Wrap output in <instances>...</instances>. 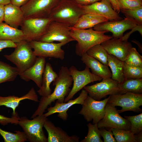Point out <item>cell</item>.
Returning <instances> with one entry per match:
<instances>
[{"mask_svg": "<svg viewBox=\"0 0 142 142\" xmlns=\"http://www.w3.org/2000/svg\"><path fill=\"white\" fill-rule=\"evenodd\" d=\"M58 76V74L54 71L51 64L49 63H46L42 85L37 91L39 95L46 97L51 94L52 90L50 87V85Z\"/></svg>", "mask_w": 142, "mask_h": 142, "instance_id": "cell-24", "label": "cell"}, {"mask_svg": "<svg viewBox=\"0 0 142 142\" xmlns=\"http://www.w3.org/2000/svg\"><path fill=\"white\" fill-rule=\"evenodd\" d=\"M52 21L49 17L25 18L20 26L25 40L38 41Z\"/></svg>", "mask_w": 142, "mask_h": 142, "instance_id": "cell-6", "label": "cell"}, {"mask_svg": "<svg viewBox=\"0 0 142 142\" xmlns=\"http://www.w3.org/2000/svg\"><path fill=\"white\" fill-rule=\"evenodd\" d=\"M97 125L99 128H105L129 130L131 128L130 122L120 116L115 106L108 103L105 106L104 116Z\"/></svg>", "mask_w": 142, "mask_h": 142, "instance_id": "cell-12", "label": "cell"}, {"mask_svg": "<svg viewBox=\"0 0 142 142\" xmlns=\"http://www.w3.org/2000/svg\"><path fill=\"white\" fill-rule=\"evenodd\" d=\"M120 12L134 19L137 25H142V7L133 10L121 9Z\"/></svg>", "mask_w": 142, "mask_h": 142, "instance_id": "cell-37", "label": "cell"}, {"mask_svg": "<svg viewBox=\"0 0 142 142\" xmlns=\"http://www.w3.org/2000/svg\"><path fill=\"white\" fill-rule=\"evenodd\" d=\"M71 36L77 42L75 46L76 54L81 56L93 46L101 44L104 42L112 38V36L106 35L105 31H96L93 28L79 29L69 27Z\"/></svg>", "mask_w": 142, "mask_h": 142, "instance_id": "cell-2", "label": "cell"}, {"mask_svg": "<svg viewBox=\"0 0 142 142\" xmlns=\"http://www.w3.org/2000/svg\"><path fill=\"white\" fill-rule=\"evenodd\" d=\"M124 118L130 123V131L134 135L142 131V113L136 115L124 116Z\"/></svg>", "mask_w": 142, "mask_h": 142, "instance_id": "cell-35", "label": "cell"}, {"mask_svg": "<svg viewBox=\"0 0 142 142\" xmlns=\"http://www.w3.org/2000/svg\"><path fill=\"white\" fill-rule=\"evenodd\" d=\"M107 103L114 106L121 107V110H118L119 114L129 111L141 112L140 106L142 105V94L128 92L110 95Z\"/></svg>", "mask_w": 142, "mask_h": 142, "instance_id": "cell-8", "label": "cell"}, {"mask_svg": "<svg viewBox=\"0 0 142 142\" xmlns=\"http://www.w3.org/2000/svg\"><path fill=\"white\" fill-rule=\"evenodd\" d=\"M107 60L108 66L111 70V78L119 83L122 82L125 80L123 73L124 62L109 54Z\"/></svg>", "mask_w": 142, "mask_h": 142, "instance_id": "cell-26", "label": "cell"}, {"mask_svg": "<svg viewBox=\"0 0 142 142\" xmlns=\"http://www.w3.org/2000/svg\"><path fill=\"white\" fill-rule=\"evenodd\" d=\"M88 132L87 136L81 142H103L97 123H89L87 125Z\"/></svg>", "mask_w": 142, "mask_h": 142, "instance_id": "cell-32", "label": "cell"}, {"mask_svg": "<svg viewBox=\"0 0 142 142\" xmlns=\"http://www.w3.org/2000/svg\"><path fill=\"white\" fill-rule=\"evenodd\" d=\"M17 43L10 40H0V50L6 48H15Z\"/></svg>", "mask_w": 142, "mask_h": 142, "instance_id": "cell-42", "label": "cell"}, {"mask_svg": "<svg viewBox=\"0 0 142 142\" xmlns=\"http://www.w3.org/2000/svg\"><path fill=\"white\" fill-rule=\"evenodd\" d=\"M118 87L120 94L130 92L137 94L142 93V78L125 80L119 83Z\"/></svg>", "mask_w": 142, "mask_h": 142, "instance_id": "cell-27", "label": "cell"}, {"mask_svg": "<svg viewBox=\"0 0 142 142\" xmlns=\"http://www.w3.org/2000/svg\"><path fill=\"white\" fill-rule=\"evenodd\" d=\"M123 73L125 80L142 78V67L131 66L124 62Z\"/></svg>", "mask_w": 142, "mask_h": 142, "instance_id": "cell-33", "label": "cell"}, {"mask_svg": "<svg viewBox=\"0 0 142 142\" xmlns=\"http://www.w3.org/2000/svg\"><path fill=\"white\" fill-rule=\"evenodd\" d=\"M19 118L18 115H12L11 117L8 118L0 115V124L3 126L9 123L16 125L18 124Z\"/></svg>", "mask_w": 142, "mask_h": 142, "instance_id": "cell-41", "label": "cell"}, {"mask_svg": "<svg viewBox=\"0 0 142 142\" xmlns=\"http://www.w3.org/2000/svg\"><path fill=\"white\" fill-rule=\"evenodd\" d=\"M73 83V78L69 69L67 67L62 66L57 77L53 82V85L55 86L53 92L48 96L42 97L38 106L31 118L43 115L48 106L56 100L58 103L64 102L65 98L70 91V87Z\"/></svg>", "mask_w": 142, "mask_h": 142, "instance_id": "cell-1", "label": "cell"}, {"mask_svg": "<svg viewBox=\"0 0 142 142\" xmlns=\"http://www.w3.org/2000/svg\"><path fill=\"white\" fill-rule=\"evenodd\" d=\"M69 27L61 23L52 21L44 34L39 41L48 42H58L65 45L75 41L70 36Z\"/></svg>", "mask_w": 142, "mask_h": 142, "instance_id": "cell-11", "label": "cell"}, {"mask_svg": "<svg viewBox=\"0 0 142 142\" xmlns=\"http://www.w3.org/2000/svg\"><path fill=\"white\" fill-rule=\"evenodd\" d=\"M84 14L91 13L103 17L109 21L123 19L113 9L109 0H101L88 5H81Z\"/></svg>", "mask_w": 142, "mask_h": 142, "instance_id": "cell-16", "label": "cell"}, {"mask_svg": "<svg viewBox=\"0 0 142 142\" xmlns=\"http://www.w3.org/2000/svg\"><path fill=\"white\" fill-rule=\"evenodd\" d=\"M88 95L87 91L84 89H82L79 96L74 99H70L65 103H60L56 102L55 105L48 108L47 112L43 115L47 117L57 113L58 117L64 121L66 120L68 116L67 111L69 108L75 104L83 105Z\"/></svg>", "mask_w": 142, "mask_h": 142, "instance_id": "cell-18", "label": "cell"}, {"mask_svg": "<svg viewBox=\"0 0 142 142\" xmlns=\"http://www.w3.org/2000/svg\"><path fill=\"white\" fill-rule=\"evenodd\" d=\"M81 60L86 66L90 68L93 74L103 78H111L112 74L108 66L89 56L87 53L83 54Z\"/></svg>", "mask_w": 142, "mask_h": 142, "instance_id": "cell-23", "label": "cell"}, {"mask_svg": "<svg viewBox=\"0 0 142 142\" xmlns=\"http://www.w3.org/2000/svg\"><path fill=\"white\" fill-rule=\"evenodd\" d=\"M101 45L109 54L113 55L124 62L132 47L131 44L128 41L114 38L104 42Z\"/></svg>", "mask_w": 142, "mask_h": 142, "instance_id": "cell-17", "label": "cell"}, {"mask_svg": "<svg viewBox=\"0 0 142 142\" xmlns=\"http://www.w3.org/2000/svg\"><path fill=\"white\" fill-rule=\"evenodd\" d=\"M15 132H10L0 128V134L5 142H24L27 141L24 131L16 130Z\"/></svg>", "mask_w": 142, "mask_h": 142, "instance_id": "cell-30", "label": "cell"}, {"mask_svg": "<svg viewBox=\"0 0 142 142\" xmlns=\"http://www.w3.org/2000/svg\"><path fill=\"white\" fill-rule=\"evenodd\" d=\"M48 119L43 115L29 120L26 116L20 117L18 124L22 128L27 140L30 142H47L43 128Z\"/></svg>", "mask_w": 142, "mask_h": 142, "instance_id": "cell-5", "label": "cell"}, {"mask_svg": "<svg viewBox=\"0 0 142 142\" xmlns=\"http://www.w3.org/2000/svg\"><path fill=\"white\" fill-rule=\"evenodd\" d=\"M25 18L21 7L10 3L4 6V21L13 28L20 26Z\"/></svg>", "mask_w": 142, "mask_h": 142, "instance_id": "cell-21", "label": "cell"}, {"mask_svg": "<svg viewBox=\"0 0 142 142\" xmlns=\"http://www.w3.org/2000/svg\"><path fill=\"white\" fill-rule=\"evenodd\" d=\"M26 99L39 102L38 96L33 88H32L27 94L20 97L14 95L5 97L0 96V106H4L11 108L13 110L12 115H18L16 109L21 101Z\"/></svg>", "mask_w": 142, "mask_h": 142, "instance_id": "cell-22", "label": "cell"}, {"mask_svg": "<svg viewBox=\"0 0 142 142\" xmlns=\"http://www.w3.org/2000/svg\"><path fill=\"white\" fill-rule=\"evenodd\" d=\"M61 0H29L21 7L25 18H48Z\"/></svg>", "mask_w": 142, "mask_h": 142, "instance_id": "cell-9", "label": "cell"}, {"mask_svg": "<svg viewBox=\"0 0 142 142\" xmlns=\"http://www.w3.org/2000/svg\"><path fill=\"white\" fill-rule=\"evenodd\" d=\"M131 31L125 34L121 38H120L121 40L128 41L130 34L133 32L138 31L142 36V25H137L135 27L131 29Z\"/></svg>", "mask_w": 142, "mask_h": 142, "instance_id": "cell-43", "label": "cell"}, {"mask_svg": "<svg viewBox=\"0 0 142 142\" xmlns=\"http://www.w3.org/2000/svg\"><path fill=\"white\" fill-rule=\"evenodd\" d=\"M34 54L37 57L46 58H53L63 60L65 57V52L62 48L64 44L59 43L42 42L33 40L29 42Z\"/></svg>", "mask_w": 142, "mask_h": 142, "instance_id": "cell-15", "label": "cell"}, {"mask_svg": "<svg viewBox=\"0 0 142 142\" xmlns=\"http://www.w3.org/2000/svg\"><path fill=\"white\" fill-rule=\"evenodd\" d=\"M4 6L0 4V24L4 21Z\"/></svg>", "mask_w": 142, "mask_h": 142, "instance_id": "cell-47", "label": "cell"}, {"mask_svg": "<svg viewBox=\"0 0 142 142\" xmlns=\"http://www.w3.org/2000/svg\"><path fill=\"white\" fill-rule=\"evenodd\" d=\"M19 74L16 67H12L0 60V84L13 81Z\"/></svg>", "mask_w": 142, "mask_h": 142, "instance_id": "cell-28", "label": "cell"}, {"mask_svg": "<svg viewBox=\"0 0 142 142\" xmlns=\"http://www.w3.org/2000/svg\"><path fill=\"white\" fill-rule=\"evenodd\" d=\"M29 42L24 40L17 43L14 51L4 56L16 66L19 75L33 65L37 58Z\"/></svg>", "mask_w": 142, "mask_h": 142, "instance_id": "cell-4", "label": "cell"}, {"mask_svg": "<svg viewBox=\"0 0 142 142\" xmlns=\"http://www.w3.org/2000/svg\"><path fill=\"white\" fill-rule=\"evenodd\" d=\"M134 135L137 142L142 141V131L138 134H134Z\"/></svg>", "mask_w": 142, "mask_h": 142, "instance_id": "cell-48", "label": "cell"}, {"mask_svg": "<svg viewBox=\"0 0 142 142\" xmlns=\"http://www.w3.org/2000/svg\"><path fill=\"white\" fill-rule=\"evenodd\" d=\"M114 138L118 142H137L134 134L130 130L124 129L111 128Z\"/></svg>", "mask_w": 142, "mask_h": 142, "instance_id": "cell-31", "label": "cell"}, {"mask_svg": "<svg viewBox=\"0 0 142 142\" xmlns=\"http://www.w3.org/2000/svg\"><path fill=\"white\" fill-rule=\"evenodd\" d=\"M124 19L119 20L108 21L98 24L93 27L95 30L105 31L112 33V38H120L124 36L126 31L131 29L137 25L133 19L125 16Z\"/></svg>", "mask_w": 142, "mask_h": 142, "instance_id": "cell-14", "label": "cell"}, {"mask_svg": "<svg viewBox=\"0 0 142 142\" xmlns=\"http://www.w3.org/2000/svg\"><path fill=\"white\" fill-rule=\"evenodd\" d=\"M70 74L73 79V85L68 95L65 98L64 102L71 99L76 93L87 84L94 82L102 80L101 77L93 74L87 66L82 71L78 70L72 66L69 69Z\"/></svg>", "mask_w": 142, "mask_h": 142, "instance_id": "cell-7", "label": "cell"}, {"mask_svg": "<svg viewBox=\"0 0 142 142\" xmlns=\"http://www.w3.org/2000/svg\"><path fill=\"white\" fill-rule=\"evenodd\" d=\"M100 134L104 139V142H116V139L114 137L112 131L110 130H107L104 128H99Z\"/></svg>", "mask_w": 142, "mask_h": 142, "instance_id": "cell-40", "label": "cell"}, {"mask_svg": "<svg viewBox=\"0 0 142 142\" xmlns=\"http://www.w3.org/2000/svg\"><path fill=\"white\" fill-rule=\"evenodd\" d=\"M81 5H88L101 0H73Z\"/></svg>", "mask_w": 142, "mask_h": 142, "instance_id": "cell-44", "label": "cell"}, {"mask_svg": "<svg viewBox=\"0 0 142 142\" xmlns=\"http://www.w3.org/2000/svg\"><path fill=\"white\" fill-rule=\"evenodd\" d=\"M0 40H10L16 43L25 40L21 29L3 22L0 24Z\"/></svg>", "mask_w": 142, "mask_h": 142, "instance_id": "cell-25", "label": "cell"}, {"mask_svg": "<svg viewBox=\"0 0 142 142\" xmlns=\"http://www.w3.org/2000/svg\"><path fill=\"white\" fill-rule=\"evenodd\" d=\"M124 62L131 66L142 67V56L135 48L132 47Z\"/></svg>", "mask_w": 142, "mask_h": 142, "instance_id": "cell-34", "label": "cell"}, {"mask_svg": "<svg viewBox=\"0 0 142 142\" xmlns=\"http://www.w3.org/2000/svg\"><path fill=\"white\" fill-rule=\"evenodd\" d=\"M11 0H0V4L4 5L11 3Z\"/></svg>", "mask_w": 142, "mask_h": 142, "instance_id": "cell-49", "label": "cell"}, {"mask_svg": "<svg viewBox=\"0 0 142 142\" xmlns=\"http://www.w3.org/2000/svg\"><path fill=\"white\" fill-rule=\"evenodd\" d=\"M120 9L133 10L142 7V0H118Z\"/></svg>", "mask_w": 142, "mask_h": 142, "instance_id": "cell-36", "label": "cell"}, {"mask_svg": "<svg viewBox=\"0 0 142 142\" xmlns=\"http://www.w3.org/2000/svg\"><path fill=\"white\" fill-rule=\"evenodd\" d=\"M29 0H11V3L19 7L26 4Z\"/></svg>", "mask_w": 142, "mask_h": 142, "instance_id": "cell-46", "label": "cell"}, {"mask_svg": "<svg viewBox=\"0 0 142 142\" xmlns=\"http://www.w3.org/2000/svg\"><path fill=\"white\" fill-rule=\"evenodd\" d=\"M44 127L48 134L47 142H78L79 138L76 135L69 136L65 131L48 120Z\"/></svg>", "mask_w": 142, "mask_h": 142, "instance_id": "cell-20", "label": "cell"}, {"mask_svg": "<svg viewBox=\"0 0 142 142\" xmlns=\"http://www.w3.org/2000/svg\"><path fill=\"white\" fill-rule=\"evenodd\" d=\"M110 95L102 100H95L88 95L82 105L79 114L82 115L87 122L93 121V124L98 123L103 118L105 105Z\"/></svg>", "mask_w": 142, "mask_h": 142, "instance_id": "cell-10", "label": "cell"}, {"mask_svg": "<svg viewBox=\"0 0 142 142\" xmlns=\"http://www.w3.org/2000/svg\"><path fill=\"white\" fill-rule=\"evenodd\" d=\"M46 64L45 58L38 57L31 67L19 75L21 78L26 82L33 80L40 88L42 84L43 74Z\"/></svg>", "mask_w": 142, "mask_h": 142, "instance_id": "cell-19", "label": "cell"}, {"mask_svg": "<svg viewBox=\"0 0 142 142\" xmlns=\"http://www.w3.org/2000/svg\"><path fill=\"white\" fill-rule=\"evenodd\" d=\"M84 13L82 6L73 0H61L51 12L52 21L73 27Z\"/></svg>", "mask_w": 142, "mask_h": 142, "instance_id": "cell-3", "label": "cell"}, {"mask_svg": "<svg viewBox=\"0 0 142 142\" xmlns=\"http://www.w3.org/2000/svg\"><path fill=\"white\" fill-rule=\"evenodd\" d=\"M114 9L118 13L120 12V8L118 0H109Z\"/></svg>", "mask_w": 142, "mask_h": 142, "instance_id": "cell-45", "label": "cell"}, {"mask_svg": "<svg viewBox=\"0 0 142 142\" xmlns=\"http://www.w3.org/2000/svg\"><path fill=\"white\" fill-rule=\"evenodd\" d=\"M86 53L89 56L108 66L107 60L109 54L101 44L93 46L89 49Z\"/></svg>", "mask_w": 142, "mask_h": 142, "instance_id": "cell-29", "label": "cell"}, {"mask_svg": "<svg viewBox=\"0 0 142 142\" xmlns=\"http://www.w3.org/2000/svg\"><path fill=\"white\" fill-rule=\"evenodd\" d=\"M73 27L81 29L93 28L85 14H83L80 17Z\"/></svg>", "mask_w": 142, "mask_h": 142, "instance_id": "cell-38", "label": "cell"}, {"mask_svg": "<svg viewBox=\"0 0 142 142\" xmlns=\"http://www.w3.org/2000/svg\"><path fill=\"white\" fill-rule=\"evenodd\" d=\"M85 14L93 28L98 24L109 21L106 18L99 15L91 13Z\"/></svg>", "mask_w": 142, "mask_h": 142, "instance_id": "cell-39", "label": "cell"}, {"mask_svg": "<svg viewBox=\"0 0 142 142\" xmlns=\"http://www.w3.org/2000/svg\"><path fill=\"white\" fill-rule=\"evenodd\" d=\"M118 82L111 78H103L99 83L85 86L84 89L89 95L95 100L100 101L108 95L119 93Z\"/></svg>", "mask_w": 142, "mask_h": 142, "instance_id": "cell-13", "label": "cell"}]
</instances>
